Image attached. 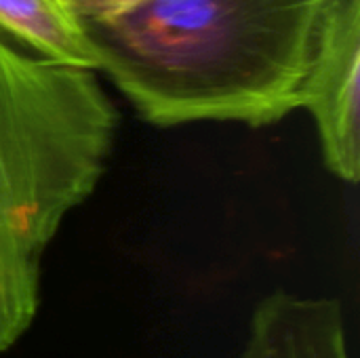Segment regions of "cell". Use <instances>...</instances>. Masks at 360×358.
<instances>
[{
  "instance_id": "6da1fadb",
  "label": "cell",
  "mask_w": 360,
  "mask_h": 358,
  "mask_svg": "<svg viewBox=\"0 0 360 358\" xmlns=\"http://www.w3.org/2000/svg\"><path fill=\"white\" fill-rule=\"evenodd\" d=\"M338 0H139L80 17L101 70L152 124L266 127L304 103Z\"/></svg>"
},
{
  "instance_id": "7a4b0ae2",
  "label": "cell",
  "mask_w": 360,
  "mask_h": 358,
  "mask_svg": "<svg viewBox=\"0 0 360 358\" xmlns=\"http://www.w3.org/2000/svg\"><path fill=\"white\" fill-rule=\"evenodd\" d=\"M116 131L95 70L38 57L0 32V354L30 329L42 255L93 194Z\"/></svg>"
},
{
  "instance_id": "3957f363",
  "label": "cell",
  "mask_w": 360,
  "mask_h": 358,
  "mask_svg": "<svg viewBox=\"0 0 360 358\" xmlns=\"http://www.w3.org/2000/svg\"><path fill=\"white\" fill-rule=\"evenodd\" d=\"M360 0H338L329 13L304 103L316 120L327 169L350 184L360 177Z\"/></svg>"
},
{
  "instance_id": "277c9868",
  "label": "cell",
  "mask_w": 360,
  "mask_h": 358,
  "mask_svg": "<svg viewBox=\"0 0 360 358\" xmlns=\"http://www.w3.org/2000/svg\"><path fill=\"white\" fill-rule=\"evenodd\" d=\"M236 358H350L342 304L270 293L257 304L249 340Z\"/></svg>"
},
{
  "instance_id": "5b68a950",
  "label": "cell",
  "mask_w": 360,
  "mask_h": 358,
  "mask_svg": "<svg viewBox=\"0 0 360 358\" xmlns=\"http://www.w3.org/2000/svg\"><path fill=\"white\" fill-rule=\"evenodd\" d=\"M0 32L49 61L97 70L95 51L65 0H0Z\"/></svg>"
},
{
  "instance_id": "8992f818",
  "label": "cell",
  "mask_w": 360,
  "mask_h": 358,
  "mask_svg": "<svg viewBox=\"0 0 360 358\" xmlns=\"http://www.w3.org/2000/svg\"><path fill=\"white\" fill-rule=\"evenodd\" d=\"M72 11L80 17H89V15H103V13H112L118 8H124L129 4H135L139 0H65Z\"/></svg>"
}]
</instances>
